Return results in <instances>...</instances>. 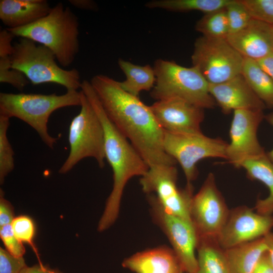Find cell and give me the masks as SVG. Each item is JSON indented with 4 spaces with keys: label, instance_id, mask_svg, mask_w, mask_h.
I'll return each mask as SVG.
<instances>
[{
    "label": "cell",
    "instance_id": "d6a6232c",
    "mask_svg": "<svg viewBox=\"0 0 273 273\" xmlns=\"http://www.w3.org/2000/svg\"><path fill=\"white\" fill-rule=\"evenodd\" d=\"M14 208L11 203L4 197L3 191L0 190V227L11 224L14 220Z\"/></svg>",
    "mask_w": 273,
    "mask_h": 273
},
{
    "label": "cell",
    "instance_id": "5b68a950",
    "mask_svg": "<svg viewBox=\"0 0 273 273\" xmlns=\"http://www.w3.org/2000/svg\"><path fill=\"white\" fill-rule=\"evenodd\" d=\"M156 81L150 92L156 101L179 99L203 109L213 108L216 102L209 90V84L198 69L173 61L159 59L153 67Z\"/></svg>",
    "mask_w": 273,
    "mask_h": 273
},
{
    "label": "cell",
    "instance_id": "7402d4cb",
    "mask_svg": "<svg viewBox=\"0 0 273 273\" xmlns=\"http://www.w3.org/2000/svg\"><path fill=\"white\" fill-rule=\"evenodd\" d=\"M197 249L196 273H231L224 250L220 247L216 238H198Z\"/></svg>",
    "mask_w": 273,
    "mask_h": 273
},
{
    "label": "cell",
    "instance_id": "7c38bea8",
    "mask_svg": "<svg viewBox=\"0 0 273 273\" xmlns=\"http://www.w3.org/2000/svg\"><path fill=\"white\" fill-rule=\"evenodd\" d=\"M224 199L217 188L213 173H209L192 199L191 214L198 238H216L229 214Z\"/></svg>",
    "mask_w": 273,
    "mask_h": 273
},
{
    "label": "cell",
    "instance_id": "e0dca14e",
    "mask_svg": "<svg viewBox=\"0 0 273 273\" xmlns=\"http://www.w3.org/2000/svg\"><path fill=\"white\" fill-rule=\"evenodd\" d=\"M272 26L251 19L241 30L230 34L228 42L244 58L257 61L273 52Z\"/></svg>",
    "mask_w": 273,
    "mask_h": 273
},
{
    "label": "cell",
    "instance_id": "f1b7e54d",
    "mask_svg": "<svg viewBox=\"0 0 273 273\" xmlns=\"http://www.w3.org/2000/svg\"><path fill=\"white\" fill-rule=\"evenodd\" d=\"M229 34L235 33L246 27L252 19L240 0H232L225 7Z\"/></svg>",
    "mask_w": 273,
    "mask_h": 273
},
{
    "label": "cell",
    "instance_id": "d6986e66",
    "mask_svg": "<svg viewBox=\"0 0 273 273\" xmlns=\"http://www.w3.org/2000/svg\"><path fill=\"white\" fill-rule=\"evenodd\" d=\"M51 9L46 0H1L0 19L7 29L23 27L46 16Z\"/></svg>",
    "mask_w": 273,
    "mask_h": 273
},
{
    "label": "cell",
    "instance_id": "603a6c76",
    "mask_svg": "<svg viewBox=\"0 0 273 273\" xmlns=\"http://www.w3.org/2000/svg\"><path fill=\"white\" fill-rule=\"evenodd\" d=\"M118 64L126 76L124 81L119 82L124 90L135 97L143 90H151L156 81L153 67L135 65L122 59H119Z\"/></svg>",
    "mask_w": 273,
    "mask_h": 273
},
{
    "label": "cell",
    "instance_id": "74e56055",
    "mask_svg": "<svg viewBox=\"0 0 273 273\" xmlns=\"http://www.w3.org/2000/svg\"><path fill=\"white\" fill-rule=\"evenodd\" d=\"M264 237L268 246L267 253L273 266V233L269 232Z\"/></svg>",
    "mask_w": 273,
    "mask_h": 273
},
{
    "label": "cell",
    "instance_id": "5bb4252c",
    "mask_svg": "<svg viewBox=\"0 0 273 273\" xmlns=\"http://www.w3.org/2000/svg\"><path fill=\"white\" fill-rule=\"evenodd\" d=\"M272 227V216L255 213L246 206H241L230 210L216 240L225 250L263 237Z\"/></svg>",
    "mask_w": 273,
    "mask_h": 273
},
{
    "label": "cell",
    "instance_id": "2e32d148",
    "mask_svg": "<svg viewBox=\"0 0 273 273\" xmlns=\"http://www.w3.org/2000/svg\"><path fill=\"white\" fill-rule=\"evenodd\" d=\"M209 90L224 114L242 109L263 111L266 107L241 74L221 83L209 84Z\"/></svg>",
    "mask_w": 273,
    "mask_h": 273
},
{
    "label": "cell",
    "instance_id": "8992f818",
    "mask_svg": "<svg viewBox=\"0 0 273 273\" xmlns=\"http://www.w3.org/2000/svg\"><path fill=\"white\" fill-rule=\"evenodd\" d=\"M11 60L12 68L22 72L34 85L53 83L67 90H77L81 87L78 70L63 69L50 49L30 39L21 37L13 44Z\"/></svg>",
    "mask_w": 273,
    "mask_h": 273
},
{
    "label": "cell",
    "instance_id": "277c9868",
    "mask_svg": "<svg viewBox=\"0 0 273 273\" xmlns=\"http://www.w3.org/2000/svg\"><path fill=\"white\" fill-rule=\"evenodd\" d=\"M80 91L67 90L63 95L0 93V115L16 117L26 123L38 133L42 141L53 149L58 139L49 133L48 123L56 110L80 106Z\"/></svg>",
    "mask_w": 273,
    "mask_h": 273
},
{
    "label": "cell",
    "instance_id": "3957f363",
    "mask_svg": "<svg viewBox=\"0 0 273 273\" xmlns=\"http://www.w3.org/2000/svg\"><path fill=\"white\" fill-rule=\"evenodd\" d=\"M78 17L68 7L58 3L46 16L28 25L7 29L15 36L30 39L55 54L62 67L71 65L79 51Z\"/></svg>",
    "mask_w": 273,
    "mask_h": 273
},
{
    "label": "cell",
    "instance_id": "44dd1931",
    "mask_svg": "<svg viewBox=\"0 0 273 273\" xmlns=\"http://www.w3.org/2000/svg\"><path fill=\"white\" fill-rule=\"evenodd\" d=\"M267 250L264 236L224 250L231 273H252Z\"/></svg>",
    "mask_w": 273,
    "mask_h": 273
},
{
    "label": "cell",
    "instance_id": "ffe728a7",
    "mask_svg": "<svg viewBox=\"0 0 273 273\" xmlns=\"http://www.w3.org/2000/svg\"><path fill=\"white\" fill-rule=\"evenodd\" d=\"M243 168L251 179L262 183L269 190V195L257 200L254 209L262 215H271L273 213V164L266 153L260 156L243 161L238 168Z\"/></svg>",
    "mask_w": 273,
    "mask_h": 273
},
{
    "label": "cell",
    "instance_id": "ba28073f",
    "mask_svg": "<svg viewBox=\"0 0 273 273\" xmlns=\"http://www.w3.org/2000/svg\"><path fill=\"white\" fill-rule=\"evenodd\" d=\"M191 59L209 84H218L241 74L244 58L226 39L202 36L194 43Z\"/></svg>",
    "mask_w": 273,
    "mask_h": 273
},
{
    "label": "cell",
    "instance_id": "8d00e7d4",
    "mask_svg": "<svg viewBox=\"0 0 273 273\" xmlns=\"http://www.w3.org/2000/svg\"><path fill=\"white\" fill-rule=\"evenodd\" d=\"M20 273H60L59 272L49 269L43 265L40 264L33 266H25Z\"/></svg>",
    "mask_w": 273,
    "mask_h": 273
},
{
    "label": "cell",
    "instance_id": "cb8c5ba5",
    "mask_svg": "<svg viewBox=\"0 0 273 273\" xmlns=\"http://www.w3.org/2000/svg\"><path fill=\"white\" fill-rule=\"evenodd\" d=\"M241 74L266 107L273 108V80L256 61L244 58Z\"/></svg>",
    "mask_w": 273,
    "mask_h": 273
},
{
    "label": "cell",
    "instance_id": "836d02e7",
    "mask_svg": "<svg viewBox=\"0 0 273 273\" xmlns=\"http://www.w3.org/2000/svg\"><path fill=\"white\" fill-rule=\"evenodd\" d=\"M252 273H273V266L270 262L267 251L262 255Z\"/></svg>",
    "mask_w": 273,
    "mask_h": 273
},
{
    "label": "cell",
    "instance_id": "7a4b0ae2",
    "mask_svg": "<svg viewBox=\"0 0 273 273\" xmlns=\"http://www.w3.org/2000/svg\"><path fill=\"white\" fill-rule=\"evenodd\" d=\"M80 90L84 94L99 117L104 132L105 158L110 165L113 185L98 230L104 231L116 220L125 187L133 177L144 175L149 169L139 152L109 118L90 81L83 80Z\"/></svg>",
    "mask_w": 273,
    "mask_h": 273
},
{
    "label": "cell",
    "instance_id": "f35d334b",
    "mask_svg": "<svg viewBox=\"0 0 273 273\" xmlns=\"http://www.w3.org/2000/svg\"><path fill=\"white\" fill-rule=\"evenodd\" d=\"M264 118L269 124L273 126V112L267 115H265ZM266 155L269 160L273 164V148L268 152L266 153Z\"/></svg>",
    "mask_w": 273,
    "mask_h": 273
},
{
    "label": "cell",
    "instance_id": "6da1fadb",
    "mask_svg": "<svg viewBox=\"0 0 273 273\" xmlns=\"http://www.w3.org/2000/svg\"><path fill=\"white\" fill-rule=\"evenodd\" d=\"M90 83L109 118L149 167L175 165L176 161L164 149V131L150 106L124 90L119 81L107 75H95Z\"/></svg>",
    "mask_w": 273,
    "mask_h": 273
},
{
    "label": "cell",
    "instance_id": "d4e9b609",
    "mask_svg": "<svg viewBox=\"0 0 273 273\" xmlns=\"http://www.w3.org/2000/svg\"><path fill=\"white\" fill-rule=\"evenodd\" d=\"M232 0H153L147 2L150 9L175 12L199 11L208 13L225 8Z\"/></svg>",
    "mask_w": 273,
    "mask_h": 273
},
{
    "label": "cell",
    "instance_id": "4fadbf2b",
    "mask_svg": "<svg viewBox=\"0 0 273 273\" xmlns=\"http://www.w3.org/2000/svg\"><path fill=\"white\" fill-rule=\"evenodd\" d=\"M265 115L263 110H236L230 129V143L226 150V160L238 168L243 161L265 152L257 138L259 126Z\"/></svg>",
    "mask_w": 273,
    "mask_h": 273
},
{
    "label": "cell",
    "instance_id": "30bf717a",
    "mask_svg": "<svg viewBox=\"0 0 273 273\" xmlns=\"http://www.w3.org/2000/svg\"><path fill=\"white\" fill-rule=\"evenodd\" d=\"M177 170L175 165H160L149 167L140 178L143 192L155 195L158 202L168 213L192 221L191 209L194 188L187 184L184 189L177 186Z\"/></svg>",
    "mask_w": 273,
    "mask_h": 273
},
{
    "label": "cell",
    "instance_id": "4316f807",
    "mask_svg": "<svg viewBox=\"0 0 273 273\" xmlns=\"http://www.w3.org/2000/svg\"><path fill=\"white\" fill-rule=\"evenodd\" d=\"M10 118L0 115V183L14 168V152L9 142L7 131L10 125Z\"/></svg>",
    "mask_w": 273,
    "mask_h": 273
},
{
    "label": "cell",
    "instance_id": "d590c367",
    "mask_svg": "<svg viewBox=\"0 0 273 273\" xmlns=\"http://www.w3.org/2000/svg\"><path fill=\"white\" fill-rule=\"evenodd\" d=\"M69 3L74 7L81 10L96 11L98 9L96 3L91 0H69Z\"/></svg>",
    "mask_w": 273,
    "mask_h": 273
},
{
    "label": "cell",
    "instance_id": "4dcf8cb0",
    "mask_svg": "<svg viewBox=\"0 0 273 273\" xmlns=\"http://www.w3.org/2000/svg\"><path fill=\"white\" fill-rule=\"evenodd\" d=\"M0 237L7 251L15 257H23L25 247L15 237L11 224L0 227Z\"/></svg>",
    "mask_w": 273,
    "mask_h": 273
},
{
    "label": "cell",
    "instance_id": "83f0119b",
    "mask_svg": "<svg viewBox=\"0 0 273 273\" xmlns=\"http://www.w3.org/2000/svg\"><path fill=\"white\" fill-rule=\"evenodd\" d=\"M11 226L16 238L21 243H26L32 247L39 259V264L43 265L33 242L35 229L33 220L27 215H20L14 218Z\"/></svg>",
    "mask_w": 273,
    "mask_h": 273
},
{
    "label": "cell",
    "instance_id": "52a82bcc",
    "mask_svg": "<svg viewBox=\"0 0 273 273\" xmlns=\"http://www.w3.org/2000/svg\"><path fill=\"white\" fill-rule=\"evenodd\" d=\"M80 111L69 127V155L59 170L65 174L85 158H93L103 168L106 160L104 132L102 123L92 104L81 91Z\"/></svg>",
    "mask_w": 273,
    "mask_h": 273
},
{
    "label": "cell",
    "instance_id": "ac0fdd59",
    "mask_svg": "<svg viewBox=\"0 0 273 273\" xmlns=\"http://www.w3.org/2000/svg\"><path fill=\"white\" fill-rule=\"evenodd\" d=\"M122 265L134 273H179L182 271L172 249L165 246L138 252L125 259Z\"/></svg>",
    "mask_w": 273,
    "mask_h": 273
},
{
    "label": "cell",
    "instance_id": "8fae6325",
    "mask_svg": "<svg viewBox=\"0 0 273 273\" xmlns=\"http://www.w3.org/2000/svg\"><path fill=\"white\" fill-rule=\"evenodd\" d=\"M147 195L153 219L168 238L182 271L196 273L198 261L195 251L198 238L193 221L167 212L154 194Z\"/></svg>",
    "mask_w": 273,
    "mask_h": 273
},
{
    "label": "cell",
    "instance_id": "9a60e30c",
    "mask_svg": "<svg viewBox=\"0 0 273 273\" xmlns=\"http://www.w3.org/2000/svg\"><path fill=\"white\" fill-rule=\"evenodd\" d=\"M151 110L159 126L174 133L202 132L201 124L204 118V109L179 99L156 101Z\"/></svg>",
    "mask_w": 273,
    "mask_h": 273
},
{
    "label": "cell",
    "instance_id": "ab89813d",
    "mask_svg": "<svg viewBox=\"0 0 273 273\" xmlns=\"http://www.w3.org/2000/svg\"><path fill=\"white\" fill-rule=\"evenodd\" d=\"M271 37H272V50H273V26H272V29H271Z\"/></svg>",
    "mask_w": 273,
    "mask_h": 273
},
{
    "label": "cell",
    "instance_id": "f546056e",
    "mask_svg": "<svg viewBox=\"0 0 273 273\" xmlns=\"http://www.w3.org/2000/svg\"><path fill=\"white\" fill-rule=\"evenodd\" d=\"M251 18L273 26V0H240Z\"/></svg>",
    "mask_w": 273,
    "mask_h": 273
},
{
    "label": "cell",
    "instance_id": "1f68e13d",
    "mask_svg": "<svg viewBox=\"0 0 273 273\" xmlns=\"http://www.w3.org/2000/svg\"><path fill=\"white\" fill-rule=\"evenodd\" d=\"M23 257H17L0 247V273H20L26 266Z\"/></svg>",
    "mask_w": 273,
    "mask_h": 273
},
{
    "label": "cell",
    "instance_id": "e575fe53",
    "mask_svg": "<svg viewBox=\"0 0 273 273\" xmlns=\"http://www.w3.org/2000/svg\"><path fill=\"white\" fill-rule=\"evenodd\" d=\"M256 62L260 67L273 80V52Z\"/></svg>",
    "mask_w": 273,
    "mask_h": 273
},
{
    "label": "cell",
    "instance_id": "60d3db41",
    "mask_svg": "<svg viewBox=\"0 0 273 273\" xmlns=\"http://www.w3.org/2000/svg\"><path fill=\"white\" fill-rule=\"evenodd\" d=\"M179 273H185V272L183 271H180Z\"/></svg>",
    "mask_w": 273,
    "mask_h": 273
},
{
    "label": "cell",
    "instance_id": "484cf974",
    "mask_svg": "<svg viewBox=\"0 0 273 273\" xmlns=\"http://www.w3.org/2000/svg\"><path fill=\"white\" fill-rule=\"evenodd\" d=\"M195 28L205 37L226 39L229 29L225 8L206 13L197 21Z\"/></svg>",
    "mask_w": 273,
    "mask_h": 273
},
{
    "label": "cell",
    "instance_id": "9c48e42d",
    "mask_svg": "<svg viewBox=\"0 0 273 273\" xmlns=\"http://www.w3.org/2000/svg\"><path fill=\"white\" fill-rule=\"evenodd\" d=\"M228 143L219 138L198 133H174L164 131L163 147L166 153L180 165L187 184L197 177V163L207 158L226 159Z\"/></svg>",
    "mask_w": 273,
    "mask_h": 273
}]
</instances>
